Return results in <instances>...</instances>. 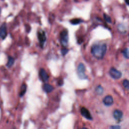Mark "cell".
Instances as JSON below:
<instances>
[{"label": "cell", "mask_w": 129, "mask_h": 129, "mask_svg": "<svg viewBox=\"0 0 129 129\" xmlns=\"http://www.w3.org/2000/svg\"><path fill=\"white\" fill-rule=\"evenodd\" d=\"M106 51V45L105 43L94 44L91 47V53L95 58L102 59Z\"/></svg>", "instance_id": "6da1fadb"}, {"label": "cell", "mask_w": 129, "mask_h": 129, "mask_svg": "<svg viewBox=\"0 0 129 129\" xmlns=\"http://www.w3.org/2000/svg\"><path fill=\"white\" fill-rule=\"evenodd\" d=\"M60 38H61V44L64 47L67 46L68 44V41H69V36L68 31L66 30L62 31L60 34Z\"/></svg>", "instance_id": "7a4b0ae2"}, {"label": "cell", "mask_w": 129, "mask_h": 129, "mask_svg": "<svg viewBox=\"0 0 129 129\" xmlns=\"http://www.w3.org/2000/svg\"><path fill=\"white\" fill-rule=\"evenodd\" d=\"M37 37L39 40L40 45H41V48H43L44 44V43H45L46 40V33L45 32H44V31L41 30L38 31Z\"/></svg>", "instance_id": "3957f363"}, {"label": "cell", "mask_w": 129, "mask_h": 129, "mask_svg": "<svg viewBox=\"0 0 129 129\" xmlns=\"http://www.w3.org/2000/svg\"><path fill=\"white\" fill-rule=\"evenodd\" d=\"M85 67L84 66V65L82 63L79 64V65L78 66L77 72L80 78L81 79H84L86 77L85 74Z\"/></svg>", "instance_id": "277c9868"}, {"label": "cell", "mask_w": 129, "mask_h": 129, "mask_svg": "<svg viewBox=\"0 0 129 129\" xmlns=\"http://www.w3.org/2000/svg\"><path fill=\"white\" fill-rule=\"evenodd\" d=\"M109 73L111 77L115 79H118L122 76V73L114 68H111Z\"/></svg>", "instance_id": "5b68a950"}, {"label": "cell", "mask_w": 129, "mask_h": 129, "mask_svg": "<svg viewBox=\"0 0 129 129\" xmlns=\"http://www.w3.org/2000/svg\"><path fill=\"white\" fill-rule=\"evenodd\" d=\"M39 75V77L42 80V81H43V82H46L48 81L49 76L45 70H44L43 69H41L40 70Z\"/></svg>", "instance_id": "8992f818"}, {"label": "cell", "mask_w": 129, "mask_h": 129, "mask_svg": "<svg viewBox=\"0 0 129 129\" xmlns=\"http://www.w3.org/2000/svg\"><path fill=\"white\" fill-rule=\"evenodd\" d=\"M7 27L6 23H3L0 28V37L4 39L7 36Z\"/></svg>", "instance_id": "52a82bcc"}, {"label": "cell", "mask_w": 129, "mask_h": 129, "mask_svg": "<svg viewBox=\"0 0 129 129\" xmlns=\"http://www.w3.org/2000/svg\"><path fill=\"white\" fill-rule=\"evenodd\" d=\"M81 113L84 118H86L88 119H92L91 115L89 112V110L87 108H82L81 110Z\"/></svg>", "instance_id": "ba28073f"}, {"label": "cell", "mask_w": 129, "mask_h": 129, "mask_svg": "<svg viewBox=\"0 0 129 129\" xmlns=\"http://www.w3.org/2000/svg\"><path fill=\"white\" fill-rule=\"evenodd\" d=\"M114 102V100L112 96L110 95H108L103 99V103L105 105L109 106L111 105Z\"/></svg>", "instance_id": "9c48e42d"}, {"label": "cell", "mask_w": 129, "mask_h": 129, "mask_svg": "<svg viewBox=\"0 0 129 129\" xmlns=\"http://www.w3.org/2000/svg\"><path fill=\"white\" fill-rule=\"evenodd\" d=\"M43 89L46 93H50L54 90V88L50 84H44L43 86Z\"/></svg>", "instance_id": "30bf717a"}, {"label": "cell", "mask_w": 129, "mask_h": 129, "mask_svg": "<svg viewBox=\"0 0 129 129\" xmlns=\"http://www.w3.org/2000/svg\"><path fill=\"white\" fill-rule=\"evenodd\" d=\"M114 117L115 119H119L123 117V113L121 110L116 109L114 112Z\"/></svg>", "instance_id": "8fae6325"}, {"label": "cell", "mask_w": 129, "mask_h": 129, "mask_svg": "<svg viewBox=\"0 0 129 129\" xmlns=\"http://www.w3.org/2000/svg\"><path fill=\"white\" fill-rule=\"evenodd\" d=\"M26 91H27V86H26V84H23L21 87L20 91V96L23 97L26 93Z\"/></svg>", "instance_id": "7c38bea8"}, {"label": "cell", "mask_w": 129, "mask_h": 129, "mask_svg": "<svg viewBox=\"0 0 129 129\" xmlns=\"http://www.w3.org/2000/svg\"><path fill=\"white\" fill-rule=\"evenodd\" d=\"M82 22V20L80 19H78V18H75L73 19L70 20V23L73 25H77L79 23H81Z\"/></svg>", "instance_id": "4fadbf2b"}, {"label": "cell", "mask_w": 129, "mask_h": 129, "mask_svg": "<svg viewBox=\"0 0 129 129\" xmlns=\"http://www.w3.org/2000/svg\"><path fill=\"white\" fill-rule=\"evenodd\" d=\"M14 63V59H13V57H9L8 63L7 64V66L8 67H12Z\"/></svg>", "instance_id": "5bb4252c"}, {"label": "cell", "mask_w": 129, "mask_h": 129, "mask_svg": "<svg viewBox=\"0 0 129 129\" xmlns=\"http://www.w3.org/2000/svg\"><path fill=\"white\" fill-rule=\"evenodd\" d=\"M96 92L98 95H101L103 92V89L101 86H98L96 88Z\"/></svg>", "instance_id": "9a60e30c"}, {"label": "cell", "mask_w": 129, "mask_h": 129, "mask_svg": "<svg viewBox=\"0 0 129 129\" xmlns=\"http://www.w3.org/2000/svg\"><path fill=\"white\" fill-rule=\"evenodd\" d=\"M123 86H124V88H126L127 89L129 90V80H127V79L124 80V81H123Z\"/></svg>", "instance_id": "2e32d148"}, {"label": "cell", "mask_w": 129, "mask_h": 129, "mask_svg": "<svg viewBox=\"0 0 129 129\" xmlns=\"http://www.w3.org/2000/svg\"><path fill=\"white\" fill-rule=\"evenodd\" d=\"M123 55L127 59H129V48L124 49L123 51Z\"/></svg>", "instance_id": "e0dca14e"}, {"label": "cell", "mask_w": 129, "mask_h": 129, "mask_svg": "<svg viewBox=\"0 0 129 129\" xmlns=\"http://www.w3.org/2000/svg\"><path fill=\"white\" fill-rule=\"evenodd\" d=\"M104 19L106 21V22H109V23H110L111 22H112V20H111V18H110V17L108 16V15H106V14H104Z\"/></svg>", "instance_id": "ac0fdd59"}, {"label": "cell", "mask_w": 129, "mask_h": 129, "mask_svg": "<svg viewBox=\"0 0 129 129\" xmlns=\"http://www.w3.org/2000/svg\"><path fill=\"white\" fill-rule=\"evenodd\" d=\"M69 50H68L67 48H64L62 50V55L63 56H65L67 54Z\"/></svg>", "instance_id": "d6986e66"}, {"label": "cell", "mask_w": 129, "mask_h": 129, "mask_svg": "<svg viewBox=\"0 0 129 129\" xmlns=\"http://www.w3.org/2000/svg\"><path fill=\"white\" fill-rule=\"evenodd\" d=\"M121 129V127L119 126H111L109 128V129Z\"/></svg>", "instance_id": "ffe728a7"}, {"label": "cell", "mask_w": 129, "mask_h": 129, "mask_svg": "<svg viewBox=\"0 0 129 129\" xmlns=\"http://www.w3.org/2000/svg\"><path fill=\"white\" fill-rule=\"evenodd\" d=\"M63 84H64V81H63V79H60L58 81V84L59 86H62L63 85Z\"/></svg>", "instance_id": "44dd1931"}, {"label": "cell", "mask_w": 129, "mask_h": 129, "mask_svg": "<svg viewBox=\"0 0 129 129\" xmlns=\"http://www.w3.org/2000/svg\"><path fill=\"white\" fill-rule=\"evenodd\" d=\"M126 3L128 4V5H129V0H126Z\"/></svg>", "instance_id": "7402d4cb"}, {"label": "cell", "mask_w": 129, "mask_h": 129, "mask_svg": "<svg viewBox=\"0 0 129 129\" xmlns=\"http://www.w3.org/2000/svg\"><path fill=\"white\" fill-rule=\"evenodd\" d=\"M82 129H87V128H82Z\"/></svg>", "instance_id": "603a6c76"}, {"label": "cell", "mask_w": 129, "mask_h": 129, "mask_svg": "<svg viewBox=\"0 0 129 129\" xmlns=\"http://www.w3.org/2000/svg\"><path fill=\"white\" fill-rule=\"evenodd\" d=\"M1 8H0V14H1Z\"/></svg>", "instance_id": "cb8c5ba5"}]
</instances>
